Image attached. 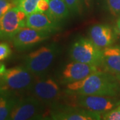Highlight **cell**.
<instances>
[{"instance_id": "6da1fadb", "label": "cell", "mask_w": 120, "mask_h": 120, "mask_svg": "<svg viewBox=\"0 0 120 120\" xmlns=\"http://www.w3.org/2000/svg\"><path fill=\"white\" fill-rule=\"evenodd\" d=\"M65 94L117 97L120 94V82L112 73L99 70L83 80L67 84Z\"/></svg>"}, {"instance_id": "7a4b0ae2", "label": "cell", "mask_w": 120, "mask_h": 120, "mask_svg": "<svg viewBox=\"0 0 120 120\" xmlns=\"http://www.w3.org/2000/svg\"><path fill=\"white\" fill-rule=\"evenodd\" d=\"M35 78L25 66H16L6 69L0 76L1 88L16 95H22L29 92Z\"/></svg>"}, {"instance_id": "3957f363", "label": "cell", "mask_w": 120, "mask_h": 120, "mask_svg": "<svg viewBox=\"0 0 120 120\" xmlns=\"http://www.w3.org/2000/svg\"><path fill=\"white\" fill-rule=\"evenodd\" d=\"M60 51L56 43L40 47L26 56L24 66L35 76H42L52 66Z\"/></svg>"}, {"instance_id": "277c9868", "label": "cell", "mask_w": 120, "mask_h": 120, "mask_svg": "<svg viewBox=\"0 0 120 120\" xmlns=\"http://www.w3.org/2000/svg\"><path fill=\"white\" fill-rule=\"evenodd\" d=\"M28 94L38 99L47 107L57 105L62 97L60 85L50 77L35 76Z\"/></svg>"}, {"instance_id": "5b68a950", "label": "cell", "mask_w": 120, "mask_h": 120, "mask_svg": "<svg viewBox=\"0 0 120 120\" xmlns=\"http://www.w3.org/2000/svg\"><path fill=\"white\" fill-rule=\"evenodd\" d=\"M69 57L74 61L102 66L103 53L90 38L81 37L77 39L71 45L69 50Z\"/></svg>"}, {"instance_id": "8992f818", "label": "cell", "mask_w": 120, "mask_h": 120, "mask_svg": "<svg viewBox=\"0 0 120 120\" xmlns=\"http://www.w3.org/2000/svg\"><path fill=\"white\" fill-rule=\"evenodd\" d=\"M47 107L44 103L31 95L19 98L8 120H42L47 115Z\"/></svg>"}, {"instance_id": "52a82bcc", "label": "cell", "mask_w": 120, "mask_h": 120, "mask_svg": "<svg viewBox=\"0 0 120 120\" xmlns=\"http://www.w3.org/2000/svg\"><path fill=\"white\" fill-rule=\"evenodd\" d=\"M73 96L78 107L102 115L120 105V99L105 95H69Z\"/></svg>"}, {"instance_id": "ba28073f", "label": "cell", "mask_w": 120, "mask_h": 120, "mask_svg": "<svg viewBox=\"0 0 120 120\" xmlns=\"http://www.w3.org/2000/svg\"><path fill=\"white\" fill-rule=\"evenodd\" d=\"M27 16L17 6L5 13L0 19V40L12 39L19 30L26 26Z\"/></svg>"}, {"instance_id": "9c48e42d", "label": "cell", "mask_w": 120, "mask_h": 120, "mask_svg": "<svg viewBox=\"0 0 120 120\" xmlns=\"http://www.w3.org/2000/svg\"><path fill=\"white\" fill-rule=\"evenodd\" d=\"M49 112L51 120H99L101 115L91 112L82 107L60 106L59 104L53 106Z\"/></svg>"}, {"instance_id": "30bf717a", "label": "cell", "mask_w": 120, "mask_h": 120, "mask_svg": "<svg viewBox=\"0 0 120 120\" xmlns=\"http://www.w3.org/2000/svg\"><path fill=\"white\" fill-rule=\"evenodd\" d=\"M50 34L24 27L12 38L14 47L19 52L26 51L35 47L50 38Z\"/></svg>"}, {"instance_id": "8fae6325", "label": "cell", "mask_w": 120, "mask_h": 120, "mask_svg": "<svg viewBox=\"0 0 120 120\" xmlns=\"http://www.w3.org/2000/svg\"><path fill=\"white\" fill-rule=\"evenodd\" d=\"M99 67L87 64L82 62L74 61L69 63L63 69L60 82L63 85L83 80L91 74L99 71Z\"/></svg>"}, {"instance_id": "7c38bea8", "label": "cell", "mask_w": 120, "mask_h": 120, "mask_svg": "<svg viewBox=\"0 0 120 120\" xmlns=\"http://www.w3.org/2000/svg\"><path fill=\"white\" fill-rule=\"evenodd\" d=\"M26 26L50 34L59 31L61 27L60 22L52 17L49 12H34L27 15Z\"/></svg>"}, {"instance_id": "4fadbf2b", "label": "cell", "mask_w": 120, "mask_h": 120, "mask_svg": "<svg viewBox=\"0 0 120 120\" xmlns=\"http://www.w3.org/2000/svg\"><path fill=\"white\" fill-rule=\"evenodd\" d=\"M89 38L100 49L112 46L116 39L115 29L107 24H96L88 31Z\"/></svg>"}, {"instance_id": "5bb4252c", "label": "cell", "mask_w": 120, "mask_h": 120, "mask_svg": "<svg viewBox=\"0 0 120 120\" xmlns=\"http://www.w3.org/2000/svg\"><path fill=\"white\" fill-rule=\"evenodd\" d=\"M102 66L120 82V46H110L102 49Z\"/></svg>"}, {"instance_id": "9a60e30c", "label": "cell", "mask_w": 120, "mask_h": 120, "mask_svg": "<svg viewBox=\"0 0 120 120\" xmlns=\"http://www.w3.org/2000/svg\"><path fill=\"white\" fill-rule=\"evenodd\" d=\"M18 98L16 95L0 89V120H8Z\"/></svg>"}, {"instance_id": "2e32d148", "label": "cell", "mask_w": 120, "mask_h": 120, "mask_svg": "<svg viewBox=\"0 0 120 120\" xmlns=\"http://www.w3.org/2000/svg\"><path fill=\"white\" fill-rule=\"evenodd\" d=\"M49 13L59 22L70 16V11L64 0H49Z\"/></svg>"}, {"instance_id": "e0dca14e", "label": "cell", "mask_w": 120, "mask_h": 120, "mask_svg": "<svg viewBox=\"0 0 120 120\" xmlns=\"http://www.w3.org/2000/svg\"><path fill=\"white\" fill-rule=\"evenodd\" d=\"M39 0H15V6L23 11L27 15L36 12V7Z\"/></svg>"}, {"instance_id": "ac0fdd59", "label": "cell", "mask_w": 120, "mask_h": 120, "mask_svg": "<svg viewBox=\"0 0 120 120\" xmlns=\"http://www.w3.org/2000/svg\"><path fill=\"white\" fill-rule=\"evenodd\" d=\"M70 13L73 15H81L83 8L81 0H64Z\"/></svg>"}, {"instance_id": "d6986e66", "label": "cell", "mask_w": 120, "mask_h": 120, "mask_svg": "<svg viewBox=\"0 0 120 120\" xmlns=\"http://www.w3.org/2000/svg\"><path fill=\"white\" fill-rule=\"evenodd\" d=\"M101 120H120V105L101 115Z\"/></svg>"}, {"instance_id": "ffe728a7", "label": "cell", "mask_w": 120, "mask_h": 120, "mask_svg": "<svg viewBox=\"0 0 120 120\" xmlns=\"http://www.w3.org/2000/svg\"><path fill=\"white\" fill-rule=\"evenodd\" d=\"M107 8L114 16H120V0H106Z\"/></svg>"}, {"instance_id": "44dd1931", "label": "cell", "mask_w": 120, "mask_h": 120, "mask_svg": "<svg viewBox=\"0 0 120 120\" xmlns=\"http://www.w3.org/2000/svg\"><path fill=\"white\" fill-rule=\"evenodd\" d=\"M15 6V0H0V19L7 11Z\"/></svg>"}, {"instance_id": "7402d4cb", "label": "cell", "mask_w": 120, "mask_h": 120, "mask_svg": "<svg viewBox=\"0 0 120 120\" xmlns=\"http://www.w3.org/2000/svg\"><path fill=\"white\" fill-rule=\"evenodd\" d=\"M11 49L7 43H0V61L8 59L11 55Z\"/></svg>"}, {"instance_id": "603a6c76", "label": "cell", "mask_w": 120, "mask_h": 120, "mask_svg": "<svg viewBox=\"0 0 120 120\" xmlns=\"http://www.w3.org/2000/svg\"><path fill=\"white\" fill-rule=\"evenodd\" d=\"M49 0H39L36 7V12L45 13L49 11Z\"/></svg>"}, {"instance_id": "cb8c5ba5", "label": "cell", "mask_w": 120, "mask_h": 120, "mask_svg": "<svg viewBox=\"0 0 120 120\" xmlns=\"http://www.w3.org/2000/svg\"><path fill=\"white\" fill-rule=\"evenodd\" d=\"M81 2L83 9L91 11L94 6V0H81Z\"/></svg>"}, {"instance_id": "d4e9b609", "label": "cell", "mask_w": 120, "mask_h": 120, "mask_svg": "<svg viewBox=\"0 0 120 120\" xmlns=\"http://www.w3.org/2000/svg\"><path fill=\"white\" fill-rule=\"evenodd\" d=\"M115 31L116 32V34L117 35H118L120 38V16L118 18L117 23H116V27H115Z\"/></svg>"}, {"instance_id": "484cf974", "label": "cell", "mask_w": 120, "mask_h": 120, "mask_svg": "<svg viewBox=\"0 0 120 120\" xmlns=\"http://www.w3.org/2000/svg\"><path fill=\"white\" fill-rule=\"evenodd\" d=\"M5 71H6V69H5L4 64L2 62H0V76L2 75L5 73Z\"/></svg>"}, {"instance_id": "4316f807", "label": "cell", "mask_w": 120, "mask_h": 120, "mask_svg": "<svg viewBox=\"0 0 120 120\" xmlns=\"http://www.w3.org/2000/svg\"><path fill=\"white\" fill-rule=\"evenodd\" d=\"M0 89H1V82H0Z\"/></svg>"}]
</instances>
